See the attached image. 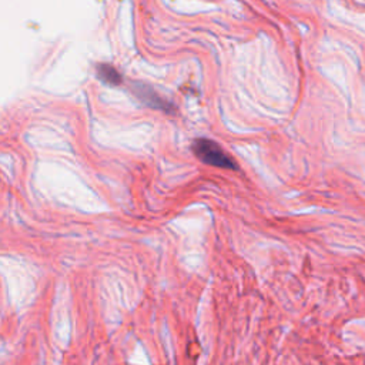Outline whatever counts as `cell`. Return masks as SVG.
Listing matches in <instances>:
<instances>
[{
  "mask_svg": "<svg viewBox=\"0 0 365 365\" xmlns=\"http://www.w3.org/2000/svg\"><path fill=\"white\" fill-rule=\"evenodd\" d=\"M97 77L103 83L110 86H117L123 82V78H121V74L117 71V69L107 63H102L97 66Z\"/></svg>",
  "mask_w": 365,
  "mask_h": 365,
  "instance_id": "3",
  "label": "cell"
},
{
  "mask_svg": "<svg viewBox=\"0 0 365 365\" xmlns=\"http://www.w3.org/2000/svg\"><path fill=\"white\" fill-rule=\"evenodd\" d=\"M193 151L197 158H200L202 163L220 167V169H228V170H237L235 161L213 140L209 139H197L193 143Z\"/></svg>",
  "mask_w": 365,
  "mask_h": 365,
  "instance_id": "1",
  "label": "cell"
},
{
  "mask_svg": "<svg viewBox=\"0 0 365 365\" xmlns=\"http://www.w3.org/2000/svg\"><path fill=\"white\" fill-rule=\"evenodd\" d=\"M135 95L149 107L156 109V110H161V111H166V113H172V104L161 97L151 86L147 85H135L133 88Z\"/></svg>",
  "mask_w": 365,
  "mask_h": 365,
  "instance_id": "2",
  "label": "cell"
}]
</instances>
